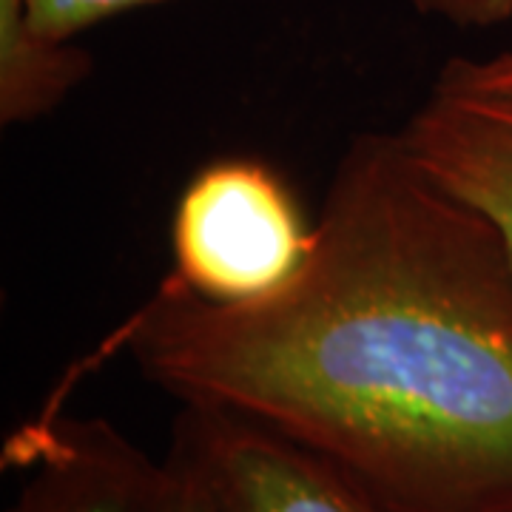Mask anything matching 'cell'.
Instances as JSON below:
<instances>
[{"instance_id": "9c48e42d", "label": "cell", "mask_w": 512, "mask_h": 512, "mask_svg": "<svg viewBox=\"0 0 512 512\" xmlns=\"http://www.w3.org/2000/svg\"><path fill=\"white\" fill-rule=\"evenodd\" d=\"M154 512H225L214 501V495L202 487V481L191 470H185L180 461L165 458L163 484L157 495Z\"/></svg>"}, {"instance_id": "52a82bcc", "label": "cell", "mask_w": 512, "mask_h": 512, "mask_svg": "<svg viewBox=\"0 0 512 512\" xmlns=\"http://www.w3.org/2000/svg\"><path fill=\"white\" fill-rule=\"evenodd\" d=\"M157 3L165 0H26V12L46 35L77 40L103 20Z\"/></svg>"}, {"instance_id": "277c9868", "label": "cell", "mask_w": 512, "mask_h": 512, "mask_svg": "<svg viewBox=\"0 0 512 512\" xmlns=\"http://www.w3.org/2000/svg\"><path fill=\"white\" fill-rule=\"evenodd\" d=\"M168 458L225 512H387L330 461L222 407L183 404Z\"/></svg>"}, {"instance_id": "8992f818", "label": "cell", "mask_w": 512, "mask_h": 512, "mask_svg": "<svg viewBox=\"0 0 512 512\" xmlns=\"http://www.w3.org/2000/svg\"><path fill=\"white\" fill-rule=\"evenodd\" d=\"M92 57L37 29L26 0H0V123L23 126L55 111L89 77Z\"/></svg>"}, {"instance_id": "5b68a950", "label": "cell", "mask_w": 512, "mask_h": 512, "mask_svg": "<svg viewBox=\"0 0 512 512\" xmlns=\"http://www.w3.org/2000/svg\"><path fill=\"white\" fill-rule=\"evenodd\" d=\"M9 453L32 467L6 512H154L163 464L106 419L40 416Z\"/></svg>"}, {"instance_id": "3957f363", "label": "cell", "mask_w": 512, "mask_h": 512, "mask_svg": "<svg viewBox=\"0 0 512 512\" xmlns=\"http://www.w3.org/2000/svg\"><path fill=\"white\" fill-rule=\"evenodd\" d=\"M399 137L436 183L493 225L512 256V49L450 60Z\"/></svg>"}, {"instance_id": "7a4b0ae2", "label": "cell", "mask_w": 512, "mask_h": 512, "mask_svg": "<svg viewBox=\"0 0 512 512\" xmlns=\"http://www.w3.org/2000/svg\"><path fill=\"white\" fill-rule=\"evenodd\" d=\"M316 220L274 168L228 157L202 165L171 217L174 271L188 291L225 308L274 299L308 265Z\"/></svg>"}, {"instance_id": "ba28073f", "label": "cell", "mask_w": 512, "mask_h": 512, "mask_svg": "<svg viewBox=\"0 0 512 512\" xmlns=\"http://www.w3.org/2000/svg\"><path fill=\"white\" fill-rule=\"evenodd\" d=\"M419 15L447 20L458 29H493L512 20V0H404Z\"/></svg>"}, {"instance_id": "6da1fadb", "label": "cell", "mask_w": 512, "mask_h": 512, "mask_svg": "<svg viewBox=\"0 0 512 512\" xmlns=\"http://www.w3.org/2000/svg\"><path fill=\"white\" fill-rule=\"evenodd\" d=\"M111 348L180 404L325 458L387 512H512V256L399 131L350 140L285 291L225 308L168 274Z\"/></svg>"}]
</instances>
